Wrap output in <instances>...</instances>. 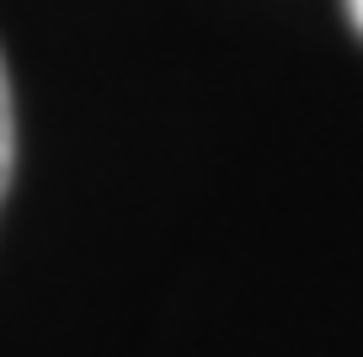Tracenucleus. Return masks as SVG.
Wrapping results in <instances>:
<instances>
[{
  "mask_svg": "<svg viewBox=\"0 0 363 357\" xmlns=\"http://www.w3.org/2000/svg\"><path fill=\"white\" fill-rule=\"evenodd\" d=\"M11 166H16V107H11L6 59H0V203H6V187H11Z\"/></svg>",
  "mask_w": 363,
  "mask_h": 357,
  "instance_id": "obj_1",
  "label": "nucleus"
},
{
  "mask_svg": "<svg viewBox=\"0 0 363 357\" xmlns=\"http://www.w3.org/2000/svg\"><path fill=\"white\" fill-rule=\"evenodd\" d=\"M347 11H352V22L363 27V0H347Z\"/></svg>",
  "mask_w": 363,
  "mask_h": 357,
  "instance_id": "obj_2",
  "label": "nucleus"
}]
</instances>
